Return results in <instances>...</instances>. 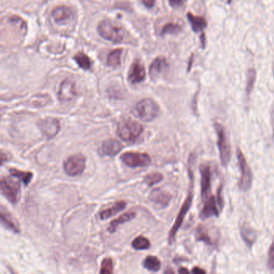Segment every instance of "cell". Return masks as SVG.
Returning <instances> with one entry per match:
<instances>
[{
	"instance_id": "1",
	"label": "cell",
	"mask_w": 274,
	"mask_h": 274,
	"mask_svg": "<svg viewBox=\"0 0 274 274\" xmlns=\"http://www.w3.org/2000/svg\"><path fill=\"white\" fill-rule=\"evenodd\" d=\"M188 173H189L190 183H189L188 196H187L185 201H184L183 205H182V208L180 209L178 215H177V219L175 221L173 227L171 228L169 233H168V242L169 245H173L174 243L177 232L179 231L180 228L182 227L183 220L185 218L186 215H187L188 211L190 209L191 206H192V200H193V182H194L192 168H188Z\"/></svg>"
},
{
	"instance_id": "2",
	"label": "cell",
	"mask_w": 274,
	"mask_h": 274,
	"mask_svg": "<svg viewBox=\"0 0 274 274\" xmlns=\"http://www.w3.org/2000/svg\"><path fill=\"white\" fill-rule=\"evenodd\" d=\"M144 127L133 119H124L117 126V134L124 141L133 144L141 136Z\"/></svg>"
},
{
	"instance_id": "3",
	"label": "cell",
	"mask_w": 274,
	"mask_h": 274,
	"mask_svg": "<svg viewBox=\"0 0 274 274\" xmlns=\"http://www.w3.org/2000/svg\"><path fill=\"white\" fill-rule=\"evenodd\" d=\"M159 113V105L150 98H145L138 102L134 108L136 116L145 122H150L156 119Z\"/></svg>"
},
{
	"instance_id": "4",
	"label": "cell",
	"mask_w": 274,
	"mask_h": 274,
	"mask_svg": "<svg viewBox=\"0 0 274 274\" xmlns=\"http://www.w3.org/2000/svg\"><path fill=\"white\" fill-rule=\"evenodd\" d=\"M98 32L101 37L115 44L122 42L124 38V29L109 20H102L99 23Z\"/></svg>"
},
{
	"instance_id": "5",
	"label": "cell",
	"mask_w": 274,
	"mask_h": 274,
	"mask_svg": "<svg viewBox=\"0 0 274 274\" xmlns=\"http://www.w3.org/2000/svg\"><path fill=\"white\" fill-rule=\"evenodd\" d=\"M237 157L240 172H241V177L238 183L239 188L242 192H247L252 187V179H253L252 172L248 164L245 154L240 148H237Z\"/></svg>"
},
{
	"instance_id": "6",
	"label": "cell",
	"mask_w": 274,
	"mask_h": 274,
	"mask_svg": "<svg viewBox=\"0 0 274 274\" xmlns=\"http://www.w3.org/2000/svg\"><path fill=\"white\" fill-rule=\"evenodd\" d=\"M214 128L217 133V146L219 149L221 164L226 168L231 159V148L224 127L219 123H215Z\"/></svg>"
},
{
	"instance_id": "7",
	"label": "cell",
	"mask_w": 274,
	"mask_h": 274,
	"mask_svg": "<svg viewBox=\"0 0 274 274\" xmlns=\"http://www.w3.org/2000/svg\"><path fill=\"white\" fill-rule=\"evenodd\" d=\"M20 181L11 178L4 177L0 180V190L4 197L13 205L18 203L20 197Z\"/></svg>"
},
{
	"instance_id": "8",
	"label": "cell",
	"mask_w": 274,
	"mask_h": 274,
	"mask_svg": "<svg viewBox=\"0 0 274 274\" xmlns=\"http://www.w3.org/2000/svg\"><path fill=\"white\" fill-rule=\"evenodd\" d=\"M120 160L130 168L147 167L151 164V157L147 153L127 152L122 154Z\"/></svg>"
},
{
	"instance_id": "9",
	"label": "cell",
	"mask_w": 274,
	"mask_h": 274,
	"mask_svg": "<svg viewBox=\"0 0 274 274\" xmlns=\"http://www.w3.org/2000/svg\"><path fill=\"white\" fill-rule=\"evenodd\" d=\"M86 166V158L80 154L71 156L65 160L64 168L65 173L71 177L82 174Z\"/></svg>"
},
{
	"instance_id": "10",
	"label": "cell",
	"mask_w": 274,
	"mask_h": 274,
	"mask_svg": "<svg viewBox=\"0 0 274 274\" xmlns=\"http://www.w3.org/2000/svg\"><path fill=\"white\" fill-rule=\"evenodd\" d=\"M201 175V198L203 202L210 197L211 173L210 166L208 164H202L200 167Z\"/></svg>"
},
{
	"instance_id": "11",
	"label": "cell",
	"mask_w": 274,
	"mask_h": 274,
	"mask_svg": "<svg viewBox=\"0 0 274 274\" xmlns=\"http://www.w3.org/2000/svg\"><path fill=\"white\" fill-rule=\"evenodd\" d=\"M38 125L45 137H47L48 139L54 138L60 130L59 119L53 117H47L42 119L41 121L39 122Z\"/></svg>"
},
{
	"instance_id": "12",
	"label": "cell",
	"mask_w": 274,
	"mask_h": 274,
	"mask_svg": "<svg viewBox=\"0 0 274 274\" xmlns=\"http://www.w3.org/2000/svg\"><path fill=\"white\" fill-rule=\"evenodd\" d=\"M169 71V64L164 56H160L153 60L149 67V75L153 80H157Z\"/></svg>"
},
{
	"instance_id": "13",
	"label": "cell",
	"mask_w": 274,
	"mask_h": 274,
	"mask_svg": "<svg viewBox=\"0 0 274 274\" xmlns=\"http://www.w3.org/2000/svg\"><path fill=\"white\" fill-rule=\"evenodd\" d=\"M146 78V71L144 66L139 61H135L131 65L130 69L128 71V81L131 84H136L141 83Z\"/></svg>"
},
{
	"instance_id": "14",
	"label": "cell",
	"mask_w": 274,
	"mask_h": 274,
	"mask_svg": "<svg viewBox=\"0 0 274 274\" xmlns=\"http://www.w3.org/2000/svg\"><path fill=\"white\" fill-rule=\"evenodd\" d=\"M76 94L77 91L75 89V83L71 80H65L60 84L58 97L61 101H70L73 100Z\"/></svg>"
},
{
	"instance_id": "15",
	"label": "cell",
	"mask_w": 274,
	"mask_h": 274,
	"mask_svg": "<svg viewBox=\"0 0 274 274\" xmlns=\"http://www.w3.org/2000/svg\"><path fill=\"white\" fill-rule=\"evenodd\" d=\"M204 203L205 205L200 214L201 219L206 220L212 217L219 216L220 210L218 209L219 206L214 196H210Z\"/></svg>"
},
{
	"instance_id": "16",
	"label": "cell",
	"mask_w": 274,
	"mask_h": 274,
	"mask_svg": "<svg viewBox=\"0 0 274 274\" xmlns=\"http://www.w3.org/2000/svg\"><path fill=\"white\" fill-rule=\"evenodd\" d=\"M123 146L120 142L115 139H108L102 143L100 148V155L115 157L122 150Z\"/></svg>"
},
{
	"instance_id": "17",
	"label": "cell",
	"mask_w": 274,
	"mask_h": 274,
	"mask_svg": "<svg viewBox=\"0 0 274 274\" xmlns=\"http://www.w3.org/2000/svg\"><path fill=\"white\" fill-rule=\"evenodd\" d=\"M0 224L2 226H4L5 228L16 233L20 232V226L16 220L14 219L11 213L4 207L1 206H0Z\"/></svg>"
},
{
	"instance_id": "18",
	"label": "cell",
	"mask_w": 274,
	"mask_h": 274,
	"mask_svg": "<svg viewBox=\"0 0 274 274\" xmlns=\"http://www.w3.org/2000/svg\"><path fill=\"white\" fill-rule=\"evenodd\" d=\"M171 198H172V196L168 192L162 190L161 188H160L153 189L149 195V200L153 203L160 206L162 208H164L168 206Z\"/></svg>"
},
{
	"instance_id": "19",
	"label": "cell",
	"mask_w": 274,
	"mask_h": 274,
	"mask_svg": "<svg viewBox=\"0 0 274 274\" xmlns=\"http://www.w3.org/2000/svg\"><path fill=\"white\" fill-rule=\"evenodd\" d=\"M71 16H72L71 10L66 6L56 7L52 11V17L55 22L59 23L66 22L71 18Z\"/></svg>"
},
{
	"instance_id": "20",
	"label": "cell",
	"mask_w": 274,
	"mask_h": 274,
	"mask_svg": "<svg viewBox=\"0 0 274 274\" xmlns=\"http://www.w3.org/2000/svg\"><path fill=\"white\" fill-rule=\"evenodd\" d=\"M187 17H188V20L190 23L192 30L194 32H197V33L203 32L204 30L207 27L208 23L202 16H195L191 12H188L187 14Z\"/></svg>"
},
{
	"instance_id": "21",
	"label": "cell",
	"mask_w": 274,
	"mask_h": 274,
	"mask_svg": "<svg viewBox=\"0 0 274 274\" xmlns=\"http://www.w3.org/2000/svg\"><path fill=\"white\" fill-rule=\"evenodd\" d=\"M136 216H137V213L135 212H127L124 213V214L120 215L116 219H114L113 221H111L109 228H108L109 232H112V233L115 232L119 226H121L123 224L127 223L128 221L134 219Z\"/></svg>"
},
{
	"instance_id": "22",
	"label": "cell",
	"mask_w": 274,
	"mask_h": 274,
	"mask_svg": "<svg viewBox=\"0 0 274 274\" xmlns=\"http://www.w3.org/2000/svg\"><path fill=\"white\" fill-rule=\"evenodd\" d=\"M126 207V202L125 201H120L115 202L110 208L104 209L100 213V217L101 220H107L110 217L117 214L118 212H121L124 210Z\"/></svg>"
},
{
	"instance_id": "23",
	"label": "cell",
	"mask_w": 274,
	"mask_h": 274,
	"mask_svg": "<svg viewBox=\"0 0 274 274\" xmlns=\"http://www.w3.org/2000/svg\"><path fill=\"white\" fill-rule=\"evenodd\" d=\"M241 237L246 242L248 247H252L256 239V232L250 226L244 224L241 227Z\"/></svg>"
},
{
	"instance_id": "24",
	"label": "cell",
	"mask_w": 274,
	"mask_h": 274,
	"mask_svg": "<svg viewBox=\"0 0 274 274\" xmlns=\"http://www.w3.org/2000/svg\"><path fill=\"white\" fill-rule=\"evenodd\" d=\"M143 266L151 272H158L161 269V261L157 256L149 255L143 261Z\"/></svg>"
},
{
	"instance_id": "25",
	"label": "cell",
	"mask_w": 274,
	"mask_h": 274,
	"mask_svg": "<svg viewBox=\"0 0 274 274\" xmlns=\"http://www.w3.org/2000/svg\"><path fill=\"white\" fill-rule=\"evenodd\" d=\"M10 173L11 177L17 178L20 182H22L25 185H27L30 183L33 177V174L30 172H25V171H20L16 168H10Z\"/></svg>"
},
{
	"instance_id": "26",
	"label": "cell",
	"mask_w": 274,
	"mask_h": 274,
	"mask_svg": "<svg viewBox=\"0 0 274 274\" xmlns=\"http://www.w3.org/2000/svg\"><path fill=\"white\" fill-rule=\"evenodd\" d=\"M123 50L121 48L115 49L108 55L107 58V64L113 68H117L120 65L121 61V55Z\"/></svg>"
},
{
	"instance_id": "27",
	"label": "cell",
	"mask_w": 274,
	"mask_h": 274,
	"mask_svg": "<svg viewBox=\"0 0 274 274\" xmlns=\"http://www.w3.org/2000/svg\"><path fill=\"white\" fill-rule=\"evenodd\" d=\"M195 237L197 239V241H202L207 245H212V239L208 234V229L205 226H199L196 228Z\"/></svg>"
},
{
	"instance_id": "28",
	"label": "cell",
	"mask_w": 274,
	"mask_h": 274,
	"mask_svg": "<svg viewBox=\"0 0 274 274\" xmlns=\"http://www.w3.org/2000/svg\"><path fill=\"white\" fill-rule=\"evenodd\" d=\"M74 60L80 68L84 69V70H89L91 68L92 63H91V59L84 52H78L74 56Z\"/></svg>"
},
{
	"instance_id": "29",
	"label": "cell",
	"mask_w": 274,
	"mask_h": 274,
	"mask_svg": "<svg viewBox=\"0 0 274 274\" xmlns=\"http://www.w3.org/2000/svg\"><path fill=\"white\" fill-rule=\"evenodd\" d=\"M132 246L136 250H147L151 247L150 241L144 236H139L133 240Z\"/></svg>"
},
{
	"instance_id": "30",
	"label": "cell",
	"mask_w": 274,
	"mask_h": 274,
	"mask_svg": "<svg viewBox=\"0 0 274 274\" xmlns=\"http://www.w3.org/2000/svg\"><path fill=\"white\" fill-rule=\"evenodd\" d=\"M256 72L254 68L249 69L247 74V81H246V91L248 95L252 92L256 82Z\"/></svg>"
},
{
	"instance_id": "31",
	"label": "cell",
	"mask_w": 274,
	"mask_h": 274,
	"mask_svg": "<svg viewBox=\"0 0 274 274\" xmlns=\"http://www.w3.org/2000/svg\"><path fill=\"white\" fill-rule=\"evenodd\" d=\"M114 274V266H113V259L111 257H105L102 261L100 265V274Z\"/></svg>"
},
{
	"instance_id": "32",
	"label": "cell",
	"mask_w": 274,
	"mask_h": 274,
	"mask_svg": "<svg viewBox=\"0 0 274 274\" xmlns=\"http://www.w3.org/2000/svg\"><path fill=\"white\" fill-rule=\"evenodd\" d=\"M163 178H164V177H163V175L161 173H153L147 175L145 178H144V183H146L147 185L151 187V186H153L154 184L159 183L160 182H161Z\"/></svg>"
},
{
	"instance_id": "33",
	"label": "cell",
	"mask_w": 274,
	"mask_h": 274,
	"mask_svg": "<svg viewBox=\"0 0 274 274\" xmlns=\"http://www.w3.org/2000/svg\"><path fill=\"white\" fill-rule=\"evenodd\" d=\"M181 31H182V27L179 24L174 23H169L164 25V27L162 29L161 36H165L167 34L173 35V34L179 33Z\"/></svg>"
},
{
	"instance_id": "34",
	"label": "cell",
	"mask_w": 274,
	"mask_h": 274,
	"mask_svg": "<svg viewBox=\"0 0 274 274\" xmlns=\"http://www.w3.org/2000/svg\"><path fill=\"white\" fill-rule=\"evenodd\" d=\"M268 266L274 273V238L268 252Z\"/></svg>"
},
{
	"instance_id": "35",
	"label": "cell",
	"mask_w": 274,
	"mask_h": 274,
	"mask_svg": "<svg viewBox=\"0 0 274 274\" xmlns=\"http://www.w3.org/2000/svg\"><path fill=\"white\" fill-rule=\"evenodd\" d=\"M187 0H168V2L170 4L171 7L173 8H177V7H182L185 3Z\"/></svg>"
},
{
	"instance_id": "36",
	"label": "cell",
	"mask_w": 274,
	"mask_h": 274,
	"mask_svg": "<svg viewBox=\"0 0 274 274\" xmlns=\"http://www.w3.org/2000/svg\"><path fill=\"white\" fill-rule=\"evenodd\" d=\"M192 274H207L206 270L198 267V266H195L192 270Z\"/></svg>"
},
{
	"instance_id": "37",
	"label": "cell",
	"mask_w": 274,
	"mask_h": 274,
	"mask_svg": "<svg viewBox=\"0 0 274 274\" xmlns=\"http://www.w3.org/2000/svg\"><path fill=\"white\" fill-rule=\"evenodd\" d=\"M145 7L152 8L155 5L156 0H141Z\"/></svg>"
},
{
	"instance_id": "38",
	"label": "cell",
	"mask_w": 274,
	"mask_h": 274,
	"mask_svg": "<svg viewBox=\"0 0 274 274\" xmlns=\"http://www.w3.org/2000/svg\"><path fill=\"white\" fill-rule=\"evenodd\" d=\"M7 160H8V157H7V154L0 152V166L4 164L5 162L7 161Z\"/></svg>"
},
{
	"instance_id": "39",
	"label": "cell",
	"mask_w": 274,
	"mask_h": 274,
	"mask_svg": "<svg viewBox=\"0 0 274 274\" xmlns=\"http://www.w3.org/2000/svg\"><path fill=\"white\" fill-rule=\"evenodd\" d=\"M271 124H272L273 128V137L274 139V106L273 108L272 112H271Z\"/></svg>"
},
{
	"instance_id": "40",
	"label": "cell",
	"mask_w": 274,
	"mask_h": 274,
	"mask_svg": "<svg viewBox=\"0 0 274 274\" xmlns=\"http://www.w3.org/2000/svg\"><path fill=\"white\" fill-rule=\"evenodd\" d=\"M179 274H190L189 271H188V269H186L185 267H181L179 269Z\"/></svg>"
},
{
	"instance_id": "41",
	"label": "cell",
	"mask_w": 274,
	"mask_h": 274,
	"mask_svg": "<svg viewBox=\"0 0 274 274\" xmlns=\"http://www.w3.org/2000/svg\"><path fill=\"white\" fill-rule=\"evenodd\" d=\"M164 274H175L174 271H173V269L170 267L167 268L166 269L165 271H164Z\"/></svg>"
},
{
	"instance_id": "42",
	"label": "cell",
	"mask_w": 274,
	"mask_h": 274,
	"mask_svg": "<svg viewBox=\"0 0 274 274\" xmlns=\"http://www.w3.org/2000/svg\"><path fill=\"white\" fill-rule=\"evenodd\" d=\"M10 272H11V274H17V273L15 272L13 270H12V268L9 267Z\"/></svg>"
},
{
	"instance_id": "43",
	"label": "cell",
	"mask_w": 274,
	"mask_h": 274,
	"mask_svg": "<svg viewBox=\"0 0 274 274\" xmlns=\"http://www.w3.org/2000/svg\"><path fill=\"white\" fill-rule=\"evenodd\" d=\"M212 274H215V270H212Z\"/></svg>"
},
{
	"instance_id": "44",
	"label": "cell",
	"mask_w": 274,
	"mask_h": 274,
	"mask_svg": "<svg viewBox=\"0 0 274 274\" xmlns=\"http://www.w3.org/2000/svg\"></svg>"
}]
</instances>
